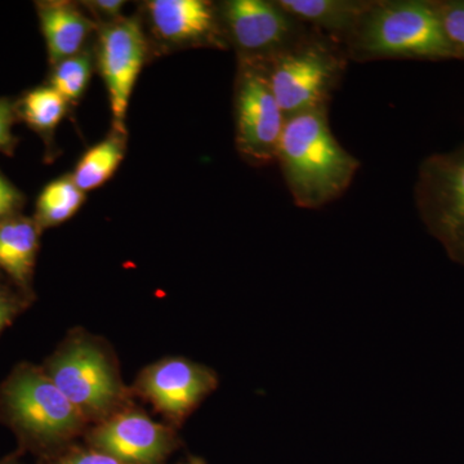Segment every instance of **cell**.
Listing matches in <instances>:
<instances>
[{
  "instance_id": "9",
  "label": "cell",
  "mask_w": 464,
  "mask_h": 464,
  "mask_svg": "<svg viewBox=\"0 0 464 464\" xmlns=\"http://www.w3.org/2000/svg\"><path fill=\"white\" fill-rule=\"evenodd\" d=\"M148 54L139 18H118L100 33L99 66L109 93L115 132L125 134V118L134 85Z\"/></svg>"
},
{
  "instance_id": "11",
  "label": "cell",
  "mask_w": 464,
  "mask_h": 464,
  "mask_svg": "<svg viewBox=\"0 0 464 464\" xmlns=\"http://www.w3.org/2000/svg\"><path fill=\"white\" fill-rule=\"evenodd\" d=\"M228 35L248 58H268L301 41L298 21L277 2L230 0L221 7Z\"/></svg>"
},
{
  "instance_id": "20",
  "label": "cell",
  "mask_w": 464,
  "mask_h": 464,
  "mask_svg": "<svg viewBox=\"0 0 464 464\" xmlns=\"http://www.w3.org/2000/svg\"><path fill=\"white\" fill-rule=\"evenodd\" d=\"M436 7L457 60H464V0H436Z\"/></svg>"
},
{
  "instance_id": "13",
  "label": "cell",
  "mask_w": 464,
  "mask_h": 464,
  "mask_svg": "<svg viewBox=\"0 0 464 464\" xmlns=\"http://www.w3.org/2000/svg\"><path fill=\"white\" fill-rule=\"evenodd\" d=\"M39 20L53 65L81 53L93 23L72 3L50 2L39 7Z\"/></svg>"
},
{
  "instance_id": "23",
  "label": "cell",
  "mask_w": 464,
  "mask_h": 464,
  "mask_svg": "<svg viewBox=\"0 0 464 464\" xmlns=\"http://www.w3.org/2000/svg\"><path fill=\"white\" fill-rule=\"evenodd\" d=\"M23 204V195L0 172V222L11 218Z\"/></svg>"
},
{
  "instance_id": "2",
  "label": "cell",
  "mask_w": 464,
  "mask_h": 464,
  "mask_svg": "<svg viewBox=\"0 0 464 464\" xmlns=\"http://www.w3.org/2000/svg\"><path fill=\"white\" fill-rule=\"evenodd\" d=\"M0 418L20 449L45 459L72 447L88 422L43 368L24 362L0 386Z\"/></svg>"
},
{
  "instance_id": "1",
  "label": "cell",
  "mask_w": 464,
  "mask_h": 464,
  "mask_svg": "<svg viewBox=\"0 0 464 464\" xmlns=\"http://www.w3.org/2000/svg\"><path fill=\"white\" fill-rule=\"evenodd\" d=\"M276 160L293 200L306 209L338 199L360 167L333 136L326 106L286 118Z\"/></svg>"
},
{
  "instance_id": "17",
  "label": "cell",
  "mask_w": 464,
  "mask_h": 464,
  "mask_svg": "<svg viewBox=\"0 0 464 464\" xmlns=\"http://www.w3.org/2000/svg\"><path fill=\"white\" fill-rule=\"evenodd\" d=\"M84 194L72 177L48 183L36 203L35 222L39 228L61 225L72 218L83 206Z\"/></svg>"
},
{
  "instance_id": "21",
  "label": "cell",
  "mask_w": 464,
  "mask_h": 464,
  "mask_svg": "<svg viewBox=\"0 0 464 464\" xmlns=\"http://www.w3.org/2000/svg\"><path fill=\"white\" fill-rule=\"evenodd\" d=\"M38 464H125L91 448L72 447L57 456L39 459ZM181 464V463H179Z\"/></svg>"
},
{
  "instance_id": "8",
  "label": "cell",
  "mask_w": 464,
  "mask_h": 464,
  "mask_svg": "<svg viewBox=\"0 0 464 464\" xmlns=\"http://www.w3.org/2000/svg\"><path fill=\"white\" fill-rule=\"evenodd\" d=\"M85 442L125 464H166L181 445L172 427L130 406L96 423L85 433Z\"/></svg>"
},
{
  "instance_id": "26",
  "label": "cell",
  "mask_w": 464,
  "mask_h": 464,
  "mask_svg": "<svg viewBox=\"0 0 464 464\" xmlns=\"http://www.w3.org/2000/svg\"><path fill=\"white\" fill-rule=\"evenodd\" d=\"M21 451H14V453L9 454L0 459V464H23L21 462Z\"/></svg>"
},
{
  "instance_id": "5",
  "label": "cell",
  "mask_w": 464,
  "mask_h": 464,
  "mask_svg": "<svg viewBox=\"0 0 464 464\" xmlns=\"http://www.w3.org/2000/svg\"><path fill=\"white\" fill-rule=\"evenodd\" d=\"M266 61L271 90L286 118L326 106L344 67L337 48L308 38Z\"/></svg>"
},
{
  "instance_id": "10",
  "label": "cell",
  "mask_w": 464,
  "mask_h": 464,
  "mask_svg": "<svg viewBox=\"0 0 464 464\" xmlns=\"http://www.w3.org/2000/svg\"><path fill=\"white\" fill-rule=\"evenodd\" d=\"M217 387L218 375L213 369L182 357L148 366L136 383L137 392L176 423H181Z\"/></svg>"
},
{
  "instance_id": "6",
  "label": "cell",
  "mask_w": 464,
  "mask_h": 464,
  "mask_svg": "<svg viewBox=\"0 0 464 464\" xmlns=\"http://www.w3.org/2000/svg\"><path fill=\"white\" fill-rule=\"evenodd\" d=\"M414 198L427 230L464 267V143L424 159Z\"/></svg>"
},
{
  "instance_id": "16",
  "label": "cell",
  "mask_w": 464,
  "mask_h": 464,
  "mask_svg": "<svg viewBox=\"0 0 464 464\" xmlns=\"http://www.w3.org/2000/svg\"><path fill=\"white\" fill-rule=\"evenodd\" d=\"M124 152V134L114 132L85 152L75 168L72 181L83 192L96 190L114 176Z\"/></svg>"
},
{
  "instance_id": "7",
  "label": "cell",
  "mask_w": 464,
  "mask_h": 464,
  "mask_svg": "<svg viewBox=\"0 0 464 464\" xmlns=\"http://www.w3.org/2000/svg\"><path fill=\"white\" fill-rule=\"evenodd\" d=\"M235 112L240 154L258 166L276 160L286 116L271 90L266 58H246L241 65Z\"/></svg>"
},
{
  "instance_id": "4",
  "label": "cell",
  "mask_w": 464,
  "mask_h": 464,
  "mask_svg": "<svg viewBox=\"0 0 464 464\" xmlns=\"http://www.w3.org/2000/svg\"><path fill=\"white\" fill-rule=\"evenodd\" d=\"M42 368L88 422H102L130 408V391L111 353L91 335L67 338Z\"/></svg>"
},
{
  "instance_id": "19",
  "label": "cell",
  "mask_w": 464,
  "mask_h": 464,
  "mask_svg": "<svg viewBox=\"0 0 464 464\" xmlns=\"http://www.w3.org/2000/svg\"><path fill=\"white\" fill-rule=\"evenodd\" d=\"M91 75L90 56L79 53L54 65L51 87L57 91L67 102H75L83 96L87 90Z\"/></svg>"
},
{
  "instance_id": "18",
  "label": "cell",
  "mask_w": 464,
  "mask_h": 464,
  "mask_svg": "<svg viewBox=\"0 0 464 464\" xmlns=\"http://www.w3.org/2000/svg\"><path fill=\"white\" fill-rule=\"evenodd\" d=\"M23 111L36 130L51 132L65 116L67 101L52 87L36 88L24 99Z\"/></svg>"
},
{
  "instance_id": "24",
  "label": "cell",
  "mask_w": 464,
  "mask_h": 464,
  "mask_svg": "<svg viewBox=\"0 0 464 464\" xmlns=\"http://www.w3.org/2000/svg\"><path fill=\"white\" fill-rule=\"evenodd\" d=\"M14 111L11 101L0 100V151L11 150L14 143L12 125H14Z\"/></svg>"
},
{
  "instance_id": "27",
  "label": "cell",
  "mask_w": 464,
  "mask_h": 464,
  "mask_svg": "<svg viewBox=\"0 0 464 464\" xmlns=\"http://www.w3.org/2000/svg\"><path fill=\"white\" fill-rule=\"evenodd\" d=\"M181 464H208L206 460L200 459V458L191 457L190 459L182 462Z\"/></svg>"
},
{
  "instance_id": "15",
  "label": "cell",
  "mask_w": 464,
  "mask_h": 464,
  "mask_svg": "<svg viewBox=\"0 0 464 464\" xmlns=\"http://www.w3.org/2000/svg\"><path fill=\"white\" fill-rule=\"evenodd\" d=\"M277 5L295 20L347 41L372 2L279 0Z\"/></svg>"
},
{
  "instance_id": "25",
  "label": "cell",
  "mask_w": 464,
  "mask_h": 464,
  "mask_svg": "<svg viewBox=\"0 0 464 464\" xmlns=\"http://www.w3.org/2000/svg\"><path fill=\"white\" fill-rule=\"evenodd\" d=\"M90 5L101 16L116 18V20L121 18V12L124 7V2L121 0H97Z\"/></svg>"
},
{
  "instance_id": "3",
  "label": "cell",
  "mask_w": 464,
  "mask_h": 464,
  "mask_svg": "<svg viewBox=\"0 0 464 464\" xmlns=\"http://www.w3.org/2000/svg\"><path fill=\"white\" fill-rule=\"evenodd\" d=\"M347 43L350 53L359 60H457L442 30L436 0L372 2Z\"/></svg>"
},
{
  "instance_id": "22",
  "label": "cell",
  "mask_w": 464,
  "mask_h": 464,
  "mask_svg": "<svg viewBox=\"0 0 464 464\" xmlns=\"http://www.w3.org/2000/svg\"><path fill=\"white\" fill-rule=\"evenodd\" d=\"M26 304L20 295L0 285V334L20 315Z\"/></svg>"
},
{
  "instance_id": "14",
  "label": "cell",
  "mask_w": 464,
  "mask_h": 464,
  "mask_svg": "<svg viewBox=\"0 0 464 464\" xmlns=\"http://www.w3.org/2000/svg\"><path fill=\"white\" fill-rule=\"evenodd\" d=\"M38 224L25 217H11L0 222V270L18 288L29 289L39 248Z\"/></svg>"
},
{
  "instance_id": "12",
  "label": "cell",
  "mask_w": 464,
  "mask_h": 464,
  "mask_svg": "<svg viewBox=\"0 0 464 464\" xmlns=\"http://www.w3.org/2000/svg\"><path fill=\"white\" fill-rule=\"evenodd\" d=\"M152 29L170 44H200L218 36L216 7L207 0H151Z\"/></svg>"
}]
</instances>
